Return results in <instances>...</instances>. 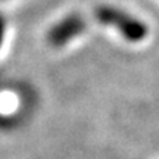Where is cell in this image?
I'll return each instance as SVG.
<instances>
[{
    "label": "cell",
    "instance_id": "cell-3",
    "mask_svg": "<svg viewBox=\"0 0 159 159\" xmlns=\"http://www.w3.org/2000/svg\"><path fill=\"white\" fill-rule=\"evenodd\" d=\"M3 28H5V25H3V21L0 18V44H2V39H3Z\"/></svg>",
    "mask_w": 159,
    "mask_h": 159
},
{
    "label": "cell",
    "instance_id": "cell-2",
    "mask_svg": "<svg viewBox=\"0 0 159 159\" xmlns=\"http://www.w3.org/2000/svg\"><path fill=\"white\" fill-rule=\"evenodd\" d=\"M84 30V21L80 16H69L55 25L49 33V40L55 46H61Z\"/></svg>",
    "mask_w": 159,
    "mask_h": 159
},
{
    "label": "cell",
    "instance_id": "cell-1",
    "mask_svg": "<svg viewBox=\"0 0 159 159\" xmlns=\"http://www.w3.org/2000/svg\"><path fill=\"white\" fill-rule=\"evenodd\" d=\"M96 15L100 22L118 28L119 33L128 41H133V43L142 41L148 35V27L142 21H139L134 16H131V15L119 11V9L109 7V6H102V7L97 9Z\"/></svg>",
    "mask_w": 159,
    "mask_h": 159
}]
</instances>
